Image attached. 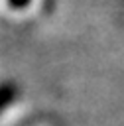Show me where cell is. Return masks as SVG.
Wrapping results in <instances>:
<instances>
[{
    "label": "cell",
    "instance_id": "1",
    "mask_svg": "<svg viewBox=\"0 0 124 126\" xmlns=\"http://www.w3.org/2000/svg\"><path fill=\"white\" fill-rule=\"evenodd\" d=\"M12 96H14V87H12L10 83H8V85H2V87H0V108L6 106Z\"/></svg>",
    "mask_w": 124,
    "mask_h": 126
},
{
    "label": "cell",
    "instance_id": "2",
    "mask_svg": "<svg viewBox=\"0 0 124 126\" xmlns=\"http://www.w3.org/2000/svg\"><path fill=\"white\" fill-rule=\"evenodd\" d=\"M28 0H10V4L14 6V8H20V6H24Z\"/></svg>",
    "mask_w": 124,
    "mask_h": 126
}]
</instances>
